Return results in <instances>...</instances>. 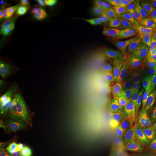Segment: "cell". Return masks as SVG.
Returning <instances> with one entry per match:
<instances>
[{
  "mask_svg": "<svg viewBox=\"0 0 156 156\" xmlns=\"http://www.w3.org/2000/svg\"><path fill=\"white\" fill-rule=\"evenodd\" d=\"M69 20L62 15H54L48 17L42 25L41 33L48 38H55L61 36L67 30Z\"/></svg>",
  "mask_w": 156,
  "mask_h": 156,
  "instance_id": "cell-4",
  "label": "cell"
},
{
  "mask_svg": "<svg viewBox=\"0 0 156 156\" xmlns=\"http://www.w3.org/2000/svg\"><path fill=\"white\" fill-rule=\"evenodd\" d=\"M0 156H29V155L18 146L4 144L2 146Z\"/></svg>",
  "mask_w": 156,
  "mask_h": 156,
  "instance_id": "cell-8",
  "label": "cell"
},
{
  "mask_svg": "<svg viewBox=\"0 0 156 156\" xmlns=\"http://www.w3.org/2000/svg\"><path fill=\"white\" fill-rule=\"evenodd\" d=\"M98 19H88L83 21L79 27V33L83 36H87L95 28Z\"/></svg>",
  "mask_w": 156,
  "mask_h": 156,
  "instance_id": "cell-9",
  "label": "cell"
},
{
  "mask_svg": "<svg viewBox=\"0 0 156 156\" xmlns=\"http://www.w3.org/2000/svg\"><path fill=\"white\" fill-rule=\"evenodd\" d=\"M112 3L114 12L123 15L133 14L143 5L140 0H112Z\"/></svg>",
  "mask_w": 156,
  "mask_h": 156,
  "instance_id": "cell-5",
  "label": "cell"
},
{
  "mask_svg": "<svg viewBox=\"0 0 156 156\" xmlns=\"http://www.w3.org/2000/svg\"><path fill=\"white\" fill-rule=\"evenodd\" d=\"M51 8L57 15L67 14L73 11V5L69 0H54Z\"/></svg>",
  "mask_w": 156,
  "mask_h": 156,
  "instance_id": "cell-7",
  "label": "cell"
},
{
  "mask_svg": "<svg viewBox=\"0 0 156 156\" xmlns=\"http://www.w3.org/2000/svg\"><path fill=\"white\" fill-rule=\"evenodd\" d=\"M0 9H1V11L3 12L9 11L11 9V2L8 1L2 2L1 5H0Z\"/></svg>",
  "mask_w": 156,
  "mask_h": 156,
  "instance_id": "cell-11",
  "label": "cell"
},
{
  "mask_svg": "<svg viewBox=\"0 0 156 156\" xmlns=\"http://www.w3.org/2000/svg\"><path fill=\"white\" fill-rule=\"evenodd\" d=\"M89 3L99 15H109L114 12L112 0H93Z\"/></svg>",
  "mask_w": 156,
  "mask_h": 156,
  "instance_id": "cell-6",
  "label": "cell"
},
{
  "mask_svg": "<svg viewBox=\"0 0 156 156\" xmlns=\"http://www.w3.org/2000/svg\"><path fill=\"white\" fill-rule=\"evenodd\" d=\"M48 15L47 12H41L7 24L9 46L16 48L28 44L36 29L47 20Z\"/></svg>",
  "mask_w": 156,
  "mask_h": 156,
  "instance_id": "cell-2",
  "label": "cell"
},
{
  "mask_svg": "<svg viewBox=\"0 0 156 156\" xmlns=\"http://www.w3.org/2000/svg\"><path fill=\"white\" fill-rule=\"evenodd\" d=\"M41 48V44L35 41L23 49L12 53L2 65L1 83L9 87L15 75L23 72L30 77L36 69L37 56Z\"/></svg>",
  "mask_w": 156,
  "mask_h": 156,
  "instance_id": "cell-1",
  "label": "cell"
},
{
  "mask_svg": "<svg viewBox=\"0 0 156 156\" xmlns=\"http://www.w3.org/2000/svg\"><path fill=\"white\" fill-rule=\"evenodd\" d=\"M116 31L104 18H98V23L90 34L85 36V43L94 50L110 48L118 41Z\"/></svg>",
  "mask_w": 156,
  "mask_h": 156,
  "instance_id": "cell-3",
  "label": "cell"
},
{
  "mask_svg": "<svg viewBox=\"0 0 156 156\" xmlns=\"http://www.w3.org/2000/svg\"><path fill=\"white\" fill-rule=\"evenodd\" d=\"M7 44H9V36L7 30V25L1 23L0 25V46L1 48L5 47Z\"/></svg>",
  "mask_w": 156,
  "mask_h": 156,
  "instance_id": "cell-10",
  "label": "cell"
}]
</instances>
